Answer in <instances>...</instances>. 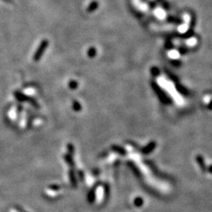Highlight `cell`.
I'll list each match as a JSON object with an SVG mask.
<instances>
[{
  "instance_id": "1",
  "label": "cell",
  "mask_w": 212,
  "mask_h": 212,
  "mask_svg": "<svg viewBox=\"0 0 212 212\" xmlns=\"http://www.w3.org/2000/svg\"><path fill=\"white\" fill-rule=\"evenodd\" d=\"M48 46H49V41L47 40V39H43V40L40 42L39 47L37 48V50H36L34 56H33V60H34L35 62H38V61L40 60L41 57H42V55H43L46 49L48 47Z\"/></svg>"
},
{
  "instance_id": "2",
  "label": "cell",
  "mask_w": 212,
  "mask_h": 212,
  "mask_svg": "<svg viewBox=\"0 0 212 212\" xmlns=\"http://www.w3.org/2000/svg\"><path fill=\"white\" fill-rule=\"evenodd\" d=\"M97 7H98V3H97V2H95V1H94V2H91L89 5V7H87V11L89 12V13H92V12H94V10L97 8Z\"/></svg>"
},
{
  "instance_id": "3",
  "label": "cell",
  "mask_w": 212,
  "mask_h": 212,
  "mask_svg": "<svg viewBox=\"0 0 212 212\" xmlns=\"http://www.w3.org/2000/svg\"><path fill=\"white\" fill-rule=\"evenodd\" d=\"M87 54L90 57H94L96 54V50L94 47H91L87 52Z\"/></svg>"
},
{
  "instance_id": "4",
  "label": "cell",
  "mask_w": 212,
  "mask_h": 212,
  "mask_svg": "<svg viewBox=\"0 0 212 212\" xmlns=\"http://www.w3.org/2000/svg\"><path fill=\"white\" fill-rule=\"evenodd\" d=\"M69 86L71 89H76V87L78 86L77 82L75 81V80H71L69 83Z\"/></svg>"
},
{
  "instance_id": "5",
  "label": "cell",
  "mask_w": 212,
  "mask_h": 212,
  "mask_svg": "<svg viewBox=\"0 0 212 212\" xmlns=\"http://www.w3.org/2000/svg\"><path fill=\"white\" fill-rule=\"evenodd\" d=\"M74 106L76 110H79V109H80V105H79V104H78L76 101L74 102Z\"/></svg>"
},
{
  "instance_id": "6",
  "label": "cell",
  "mask_w": 212,
  "mask_h": 212,
  "mask_svg": "<svg viewBox=\"0 0 212 212\" xmlns=\"http://www.w3.org/2000/svg\"><path fill=\"white\" fill-rule=\"evenodd\" d=\"M2 1H3V2H7V3H9V4H13V0H2Z\"/></svg>"
}]
</instances>
